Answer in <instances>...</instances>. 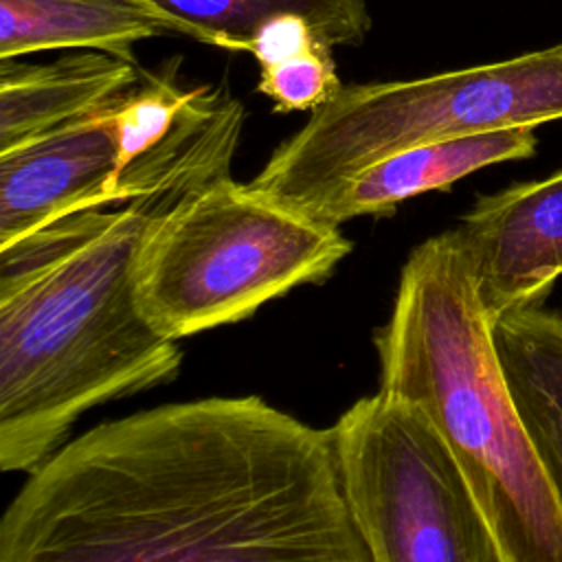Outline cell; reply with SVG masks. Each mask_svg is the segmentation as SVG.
Masks as SVG:
<instances>
[{"label":"cell","mask_w":562,"mask_h":562,"mask_svg":"<svg viewBox=\"0 0 562 562\" xmlns=\"http://www.w3.org/2000/svg\"><path fill=\"white\" fill-rule=\"evenodd\" d=\"M0 562H371L331 428L257 395L162 404L79 435L0 522Z\"/></svg>","instance_id":"1"},{"label":"cell","mask_w":562,"mask_h":562,"mask_svg":"<svg viewBox=\"0 0 562 562\" xmlns=\"http://www.w3.org/2000/svg\"><path fill=\"white\" fill-rule=\"evenodd\" d=\"M191 189L79 211L0 246L4 472L37 468L88 408L178 375V340L143 318L132 268L156 213Z\"/></svg>","instance_id":"2"},{"label":"cell","mask_w":562,"mask_h":562,"mask_svg":"<svg viewBox=\"0 0 562 562\" xmlns=\"http://www.w3.org/2000/svg\"><path fill=\"white\" fill-rule=\"evenodd\" d=\"M380 389L432 422L509 562H562V509L507 389L457 228L415 246L375 331Z\"/></svg>","instance_id":"3"},{"label":"cell","mask_w":562,"mask_h":562,"mask_svg":"<svg viewBox=\"0 0 562 562\" xmlns=\"http://www.w3.org/2000/svg\"><path fill=\"white\" fill-rule=\"evenodd\" d=\"M338 226L316 222L231 173L169 202L140 237L132 285L162 336L237 323L301 283H318L349 255Z\"/></svg>","instance_id":"4"},{"label":"cell","mask_w":562,"mask_h":562,"mask_svg":"<svg viewBox=\"0 0 562 562\" xmlns=\"http://www.w3.org/2000/svg\"><path fill=\"white\" fill-rule=\"evenodd\" d=\"M562 119V42L408 81L351 83L281 143L250 184L299 211L413 145Z\"/></svg>","instance_id":"5"},{"label":"cell","mask_w":562,"mask_h":562,"mask_svg":"<svg viewBox=\"0 0 562 562\" xmlns=\"http://www.w3.org/2000/svg\"><path fill=\"white\" fill-rule=\"evenodd\" d=\"M345 496L371 562H509L424 411L378 391L331 426Z\"/></svg>","instance_id":"6"},{"label":"cell","mask_w":562,"mask_h":562,"mask_svg":"<svg viewBox=\"0 0 562 562\" xmlns=\"http://www.w3.org/2000/svg\"><path fill=\"white\" fill-rule=\"evenodd\" d=\"M119 97L0 154V246L66 215L125 204L112 119Z\"/></svg>","instance_id":"7"},{"label":"cell","mask_w":562,"mask_h":562,"mask_svg":"<svg viewBox=\"0 0 562 562\" xmlns=\"http://www.w3.org/2000/svg\"><path fill=\"white\" fill-rule=\"evenodd\" d=\"M457 233L492 323L542 305L562 277V169L476 198Z\"/></svg>","instance_id":"8"},{"label":"cell","mask_w":562,"mask_h":562,"mask_svg":"<svg viewBox=\"0 0 562 562\" xmlns=\"http://www.w3.org/2000/svg\"><path fill=\"white\" fill-rule=\"evenodd\" d=\"M536 149V127H509L413 145L360 169L301 206L299 213L331 226L362 215H384L415 195L446 191L483 167L531 158Z\"/></svg>","instance_id":"9"},{"label":"cell","mask_w":562,"mask_h":562,"mask_svg":"<svg viewBox=\"0 0 562 562\" xmlns=\"http://www.w3.org/2000/svg\"><path fill=\"white\" fill-rule=\"evenodd\" d=\"M136 81L134 59L94 48L50 64L0 59V154L88 114Z\"/></svg>","instance_id":"10"},{"label":"cell","mask_w":562,"mask_h":562,"mask_svg":"<svg viewBox=\"0 0 562 562\" xmlns=\"http://www.w3.org/2000/svg\"><path fill=\"white\" fill-rule=\"evenodd\" d=\"M516 411L562 509V307L531 305L492 323Z\"/></svg>","instance_id":"11"},{"label":"cell","mask_w":562,"mask_h":562,"mask_svg":"<svg viewBox=\"0 0 562 562\" xmlns=\"http://www.w3.org/2000/svg\"><path fill=\"white\" fill-rule=\"evenodd\" d=\"M180 24L151 0H0V59L94 48L132 59V46Z\"/></svg>","instance_id":"12"},{"label":"cell","mask_w":562,"mask_h":562,"mask_svg":"<svg viewBox=\"0 0 562 562\" xmlns=\"http://www.w3.org/2000/svg\"><path fill=\"white\" fill-rule=\"evenodd\" d=\"M178 24L182 35L244 50L255 31L279 13L305 18L327 46H358L371 29L369 0H151Z\"/></svg>","instance_id":"13"},{"label":"cell","mask_w":562,"mask_h":562,"mask_svg":"<svg viewBox=\"0 0 562 562\" xmlns=\"http://www.w3.org/2000/svg\"><path fill=\"white\" fill-rule=\"evenodd\" d=\"M193 88L184 90L167 75H143V81L123 92L114 103V130L119 143V178L125 169L151 151L173 130ZM123 187V184H121ZM125 195V191H123Z\"/></svg>","instance_id":"14"},{"label":"cell","mask_w":562,"mask_h":562,"mask_svg":"<svg viewBox=\"0 0 562 562\" xmlns=\"http://www.w3.org/2000/svg\"><path fill=\"white\" fill-rule=\"evenodd\" d=\"M340 86L331 46L318 42L301 55L259 68L257 90L274 101V112H296L325 105Z\"/></svg>","instance_id":"15"},{"label":"cell","mask_w":562,"mask_h":562,"mask_svg":"<svg viewBox=\"0 0 562 562\" xmlns=\"http://www.w3.org/2000/svg\"><path fill=\"white\" fill-rule=\"evenodd\" d=\"M318 35L312 24L296 13H279L266 20L255 35L246 44V53H250L259 68L281 64L294 55H301L316 46Z\"/></svg>","instance_id":"16"}]
</instances>
